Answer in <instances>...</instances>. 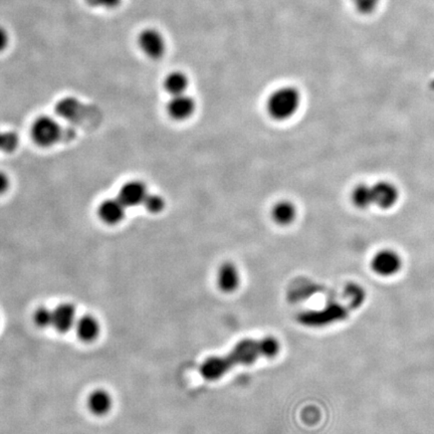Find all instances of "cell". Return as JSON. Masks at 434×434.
Wrapping results in <instances>:
<instances>
[{
  "mask_svg": "<svg viewBox=\"0 0 434 434\" xmlns=\"http://www.w3.org/2000/svg\"><path fill=\"white\" fill-rule=\"evenodd\" d=\"M281 343L275 337L242 339L222 356H212L201 363L200 374L206 381H217L239 366L253 365L259 359L276 358Z\"/></svg>",
  "mask_w": 434,
  "mask_h": 434,
  "instance_id": "cell-1",
  "label": "cell"
},
{
  "mask_svg": "<svg viewBox=\"0 0 434 434\" xmlns=\"http://www.w3.org/2000/svg\"><path fill=\"white\" fill-rule=\"evenodd\" d=\"M300 104V92L293 87H283L271 94L268 101V114L276 120H288L299 110Z\"/></svg>",
  "mask_w": 434,
  "mask_h": 434,
  "instance_id": "cell-2",
  "label": "cell"
},
{
  "mask_svg": "<svg viewBox=\"0 0 434 434\" xmlns=\"http://www.w3.org/2000/svg\"><path fill=\"white\" fill-rule=\"evenodd\" d=\"M63 135L64 132L59 123L47 116L36 119L31 127V137L40 146H53L63 139Z\"/></svg>",
  "mask_w": 434,
  "mask_h": 434,
  "instance_id": "cell-3",
  "label": "cell"
},
{
  "mask_svg": "<svg viewBox=\"0 0 434 434\" xmlns=\"http://www.w3.org/2000/svg\"><path fill=\"white\" fill-rule=\"evenodd\" d=\"M402 259L396 251L383 249L377 251L371 259V268L376 275L389 278L399 273L402 268Z\"/></svg>",
  "mask_w": 434,
  "mask_h": 434,
  "instance_id": "cell-4",
  "label": "cell"
},
{
  "mask_svg": "<svg viewBox=\"0 0 434 434\" xmlns=\"http://www.w3.org/2000/svg\"><path fill=\"white\" fill-rule=\"evenodd\" d=\"M373 205L381 210H390L399 200V190L392 182L382 180L372 186Z\"/></svg>",
  "mask_w": 434,
  "mask_h": 434,
  "instance_id": "cell-5",
  "label": "cell"
},
{
  "mask_svg": "<svg viewBox=\"0 0 434 434\" xmlns=\"http://www.w3.org/2000/svg\"><path fill=\"white\" fill-rule=\"evenodd\" d=\"M239 283L241 275L237 266L229 261L222 264L217 273V286L219 290L222 293H232L239 288Z\"/></svg>",
  "mask_w": 434,
  "mask_h": 434,
  "instance_id": "cell-6",
  "label": "cell"
},
{
  "mask_svg": "<svg viewBox=\"0 0 434 434\" xmlns=\"http://www.w3.org/2000/svg\"><path fill=\"white\" fill-rule=\"evenodd\" d=\"M53 328L60 333H67L74 328L77 320L76 308L71 304H60L53 310Z\"/></svg>",
  "mask_w": 434,
  "mask_h": 434,
  "instance_id": "cell-7",
  "label": "cell"
},
{
  "mask_svg": "<svg viewBox=\"0 0 434 434\" xmlns=\"http://www.w3.org/2000/svg\"><path fill=\"white\" fill-rule=\"evenodd\" d=\"M148 193L144 184L139 181H130L120 189L119 200L126 207L143 205Z\"/></svg>",
  "mask_w": 434,
  "mask_h": 434,
  "instance_id": "cell-8",
  "label": "cell"
},
{
  "mask_svg": "<svg viewBox=\"0 0 434 434\" xmlns=\"http://www.w3.org/2000/svg\"><path fill=\"white\" fill-rule=\"evenodd\" d=\"M139 45L143 52L152 59H158L164 53V38L157 31L146 30L143 31L140 35Z\"/></svg>",
  "mask_w": 434,
  "mask_h": 434,
  "instance_id": "cell-9",
  "label": "cell"
},
{
  "mask_svg": "<svg viewBox=\"0 0 434 434\" xmlns=\"http://www.w3.org/2000/svg\"><path fill=\"white\" fill-rule=\"evenodd\" d=\"M80 340L91 343L98 339L101 333V325L98 319L92 315L77 318L76 325L74 327Z\"/></svg>",
  "mask_w": 434,
  "mask_h": 434,
  "instance_id": "cell-10",
  "label": "cell"
},
{
  "mask_svg": "<svg viewBox=\"0 0 434 434\" xmlns=\"http://www.w3.org/2000/svg\"><path fill=\"white\" fill-rule=\"evenodd\" d=\"M113 397L105 389H96L89 395L88 408L94 416H107L113 408Z\"/></svg>",
  "mask_w": 434,
  "mask_h": 434,
  "instance_id": "cell-11",
  "label": "cell"
},
{
  "mask_svg": "<svg viewBox=\"0 0 434 434\" xmlns=\"http://www.w3.org/2000/svg\"><path fill=\"white\" fill-rule=\"evenodd\" d=\"M195 110V103L186 94L173 96L168 104V113L175 120H185L192 115Z\"/></svg>",
  "mask_w": 434,
  "mask_h": 434,
  "instance_id": "cell-12",
  "label": "cell"
},
{
  "mask_svg": "<svg viewBox=\"0 0 434 434\" xmlns=\"http://www.w3.org/2000/svg\"><path fill=\"white\" fill-rule=\"evenodd\" d=\"M126 206L117 200H107L104 201L99 208V215L101 219L108 224H116L123 219L125 215Z\"/></svg>",
  "mask_w": 434,
  "mask_h": 434,
  "instance_id": "cell-13",
  "label": "cell"
},
{
  "mask_svg": "<svg viewBox=\"0 0 434 434\" xmlns=\"http://www.w3.org/2000/svg\"><path fill=\"white\" fill-rule=\"evenodd\" d=\"M82 110V104L77 99L64 98L55 106V112L60 117L67 121H75L81 116Z\"/></svg>",
  "mask_w": 434,
  "mask_h": 434,
  "instance_id": "cell-14",
  "label": "cell"
},
{
  "mask_svg": "<svg viewBox=\"0 0 434 434\" xmlns=\"http://www.w3.org/2000/svg\"><path fill=\"white\" fill-rule=\"evenodd\" d=\"M295 217H297V210L291 201H281L273 206V218L278 224H291L295 219Z\"/></svg>",
  "mask_w": 434,
  "mask_h": 434,
  "instance_id": "cell-15",
  "label": "cell"
},
{
  "mask_svg": "<svg viewBox=\"0 0 434 434\" xmlns=\"http://www.w3.org/2000/svg\"><path fill=\"white\" fill-rule=\"evenodd\" d=\"M351 201L358 210H367L373 205L372 186L360 183L353 188L351 193Z\"/></svg>",
  "mask_w": 434,
  "mask_h": 434,
  "instance_id": "cell-16",
  "label": "cell"
},
{
  "mask_svg": "<svg viewBox=\"0 0 434 434\" xmlns=\"http://www.w3.org/2000/svg\"><path fill=\"white\" fill-rule=\"evenodd\" d=\"M188 86V77H186L185 75L179 72H173V74L169 75V76L167 77L166 81H165V87H166L167 91H168L172 96L184 94Z\"/></svg>",
  "mask_w": 434,
  "mask_h": 434,
  "instance_id": "cell-17",
  "label": "cell"
},
{
  "mask_svg": "<svg viewBox=\"0 0 434 434\" xmlns=\"http://www.w3.org/2000/svg\"><path fill=\"white\" fill-rule=\"evenodd\" d=\"M382 0H350L354 11L359 16H370L374 14L379 9Z\"/></svg>",
  "mask_w": 434,
  "mask_h": 434,
  "instance_id": "cell-18",
  "label": "cell"
},
{
  "mask_svg": "<svg viewBox=\"0 0 434 434\" xmlns=\"http://www.w3.org/2000/svg\"><path fill=\"white\" fill-rule=\"evenodd\" d=\"M53 313L48 308L41 307L33 315V321L38 328L47 329L53 327Z\"/></svg>",
  "mask_w": 434,
  "mask_h": 434,
  "instance_id": "cell-19",
  "label": "cell"
},
{
  "mask_svg": "<svg viewBox=\"0 0 434 434\" xmlns=\"http://www.w3.org/2000/svg\"><path fill=\"white\" fill-rule=\"evenodd\" d=\"M18 136L14 132H0V151L13 152L18 148Z\"/></svg>",
  "mask_w": 434,
  "mask_h": 434,
  "instance_id": "cell-20",
  "label": "cell"
},
{
  "mask_svg": "<svg viewBox=\"0 0 434 434\" xmlns=\"http://www.w3.org/2000/svg\"><path fill=\"white\" fill-rule=\"evenodd\" d=\"M148 212L151 213H159L163 210L165 202L163 198L159 195H149L148 194L147 197L145 198L144 203Z\"/></svg>",
  "mask_w": 434,
  "mask_h": 434,
  "instance_id": "cell-21",
  "label": "cell"
},
{
  "mask_svg": "<svg viewBox=\"0 0 434 434\" xmlns=\"http://www.w3.org/2000/svg\"><path fill=\"white\" fill-rule=\"evenodd\" d=\"M9 45V33L6 28L0 26V52L4 50Z\"/></svg>",
  "mask_w": 434,
  "mask_h": 434,
  "instance_id": "cell-22",
  "label": "cell"
},
{
  "mask_svg": "<svg viewBox=\"0 0 434 434\" xmlns=\"http://www.w3.org/2000/svg\"><path fill=\"white\" fill-rule=\"evenodd\" d=\"M121 0H97V6H103L106 7V9H114L119 6Z\"/></svg>",
  "mask_w": 434,
  "mask_h": 434,
  "instance_id": "cell-23",
  "label": "cell"
},
{
  "mask_svg": "<svg viewBox=\"0 0 434 434\" xmlns=\"http://www.w3.org/2000/svg\"><path fill=\"white\" fill-rule=\"evenodd\" d=\"M9 186V178L6 174L0 172V194L6 192Z\"/></svg>",
  "mask_w": 434,
  "mask_h": 434,
  "instance_id": "cell-24",
  "label": "cell"
},
{
  "mask_svg": "<svg viewBox=\"0 0 434 434\" xmlns=\"http://www.w3.org/2000/svg\"><path fill=\"white\" fill-rule=\"evenodd\" d=\"M429 89H430L431 91H434V77L429 82Z\"/></svg>",
  "mask_w": 434,
  "mask_h": 434,
  "instance_id": "cell-25",
  "label": "cell"
},
{
  "mask_svg": "<svg viewBox=\"0 0 434 434\" xmlns=\"http://www.w3.org/2000/svg\"><path fill=\"white\" fill-rule=\"evenodd\" d=\"M86 1L88 2L89 4H91V6H97V0H86Z\"/></svg>",
  "mask_w": 434,
  "mask_h": 434,
  "instance_id": "cell-26",
  "label": "cell"
}]
</instances>
